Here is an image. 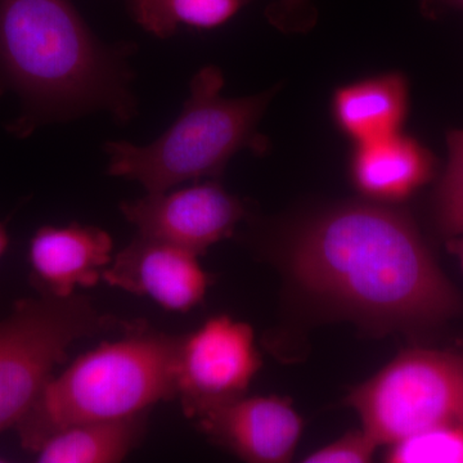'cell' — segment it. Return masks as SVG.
Segmentation results:
<instances>
[{"mask_svg":"<svg viewBox=\"0 0 463 463\" xmlns=\"http://www.w3.org/2000/svg\"><path fill=\"white\" fill-rule=\"evenodd\" d=\"M289 261L307 291L380 327H425L463 312L410 216L388 207L325 213L298 234Z\"/></svg>","mask_w":463,"mask_h":463,"instance_id":"obj_1","label":"cell"},{"mask_svg":"<svg viewBox=\"0 0 463 463\" xmlns=\"http://www.w3.org/2000/svg\"><path fill=\"white\" fill-rule=\"evenodd\" d=\"M124 51L102 44L71 0H0V91L20 97L16 133L94 109L136 112Z\"/></svg>","mask_w":463,"mask_h":463,"instance_id":"obj_2","label":"cell"},{"mask_svg":"<svg viewBox=\"0 0 463 463\" xmlns=\"http://www.w3.org/2000/svg\"><path fill=\"white\" fill-rule=\"evenodd\" d=\"M179 340L142 319L125 323L120 339L85 353L45 383L14 428L21 446L33 453L69 426L149 412L175 399Z\"/></svg>","mask_w":463,"mask_h":463,"instance_id":"obj_3","label":"cell"},{"mask_svg":"<svg viewBox=\"0 0 463 463\" xmlns=\"http://www.w3.org/2000/svg\"><path fill=\"white\" fill-rule=\"evenodd\" d=\"M223 85L218 67H203L192 79L182 114L160 138L147 146L106 143L109 175L139 182L147 194H163L187 181L219 178L241 149L263 152L267 141L258 123L270 93L223 99Z\"/></svg>","mask_w":463,"mask_h":463,"instance_id":"obj_4","label":"cell"},{"mask_svg":"<svg viewBox=\"0 0 463 463\" xmlns=\"http://www.w3.org/2000/svg\"><path fill=\"white\" fill-rule=\"evenodd\" d=\"M124 325L78 294L14 303L0 321V434L16 428L72 344Z\"/></svg>","mask_w":463,"mask_h":463,"instance_id":"obj_5","label":"cell"},{"mask_svg":"<svg viewBox=\"0 0 463 463\" xmlns=\"http://www.w3.org/2000/svg\"><path fill=\"white\" fill-rule=\"evenodd\" d=\"M346 403L379 446L457 421L463 403V354L405 350L353 390Z\"/></svg>","mask_w":463,"mask_h":463,"instance_id":"obj_6","label":"cell"},{"mask_svg":"<svg viewBox=\"0 0 463 463\" xmlns=\"http://www.w3.org/2000/svg\"><path fill=\"white\" fill-rule=\"evenodd\" d=\"M248 323L218 316L181 335L175 359V398L183 413L197 420L213 408L243 397L261 368Z\"/></svg>","mask_w":463,"mask_h":463,"instance_id":"obj_7","label":"cell"},{"mask_svg":"<svg viewBox=\"0 0 463 463\" xmlns=\"http://www.w3.org/2000/svg\"><path fill=\"white\" fill-rule=\"evenodd\" d=\"M120 210L138 234L165 241L196 255L230 239L246 215L242 201L228 194L218 182L147 194L143 199L125 201Z\"/></svg>","mask_w":463,"mask_h":463,"instance_id":"obj_8","label":"cell"},{"mask_svg":"<svg viewBox=\"0 0 463 463\" xmlns=\"http://www.w3.org/2000/svg\"><path fill=\"white\" fill-rule=\"evenodd\" d=\"M112 288L152 298L170 312L187 313L203 303L213 279L199 255L165 241L137 233L103 270Z\"/></svg>","mask_w":463,"mask_h":463,"instance_id":"obj_9","label":"cell"},{"mask_svg":"<svg viewBox=\"0 0 463 463\" xmlns=\"http://www.w3.org/2000/svg\"><path fill=\"white\" fill-rule=\"evenodd\" d=\"M216 446L246 462L283 463L294 456L303 420L288 398L240 397L196 420Z\"/></svg>","mask_w":463,"mask_h":463,"instance_id":"obj_10","label":"cell"},{"mask_svg":"<svg viewBox=\"0 0 463 463\" xmlns=\"http://www.w3.org/2000/svg\"><path fill=\"white\" fill-rule=\"evenodd\" d=\"M111 236L100 228L44 225L30 240V282L43 297L69 298L102 279L112 261Z\"/></svg>","mask_w":463,"mask_h":463,"instance_id":"obj_11","label":"cell"},{"mask_svg":"<svg viewBox=\"0 0 463 463\" xmlns=\"http://www.w3.org/2000/svg\"><path fill=\"white\" fill-rule=\"evenodd\" d=\"M435 169L430 149L401 132L358 143L349 166L356 190L380 203L410 199L434 178Z\"/></svg>","mask_w":463,"mask_h":463,"instance_id":"obj_12","label":"cell"},{"mask_svg":"<svg viewBox=\"0 0 463 463\" xmlns=\"http://www.w3.org/2000/svg\"><path fill=\"white\" fill-rule=\"evenodd\" d=\"M404 75L389 72L341 87L332 99V115L341 132L358 143L401 132L408 112Z\"/></svg>","mask_w":463,"mask_h":463,"instance_id":"obj_13","label":"cell"},{"mask_svg":"<svg viewBox=\"0 0 463 463\" xmlns=\"http://www.w3.org/2000/svg\"><path fill=\"white\" fill-rule=\"evenodd\" d=\"M148 412L124 419L69 426L43 441L33 452L41 463H116L139 446Z\"/></svg>","mask_w":463,"mask_h":463,"instance_id":"obj_14","label":"cell"},{"mask_svg":"<svg viewBox=\"0 0 463 463\" xmlns=\"http://www.w3.org/2000/svg\"><path fill=\"white\" fill-rule=\"evenodd\" d=\"M252 0H129L130 14L146 32L166 39L178 27L214 29L223 25Z\"/></svg>","mask_w":463,"mask_h":463,"instance_id":"obj_15","label":"cell"},{"mask_svg":"<svg viewBox=\"0 0 463 463\" xmlns=\"http://www.w3.org/2000/svg\"><path fill=\"white\" fill-rule=\"evenodd\" d=\"M385 461L463 463V423H440L390 444Z\"/></svg>","mask_w":463,"mask_h":463,"instance_id":"obj_16","label":"cell"},{"mask_svg":"<svg viewBox=\"0 0 463 463\" xmlns=\"http://www.w3.org/2000/svg\"><path fill=\"white\" fill-rule=\"evenodd\" d=\"M448 164L435 192V219L441 233L463 234V129L447 136Z\"/></svg>","mask_w":463,"mask_h":463,"instance_id":"obj_17","label":"cell"},{"mask_svg":"<svg viewBox=\"0 0 463 463\" xmlns=\"http://www.w3.org/2000/svg\"><path fill=\"white\" fill-rule=\"evenodd\" d=\"M379 444L362 430L347 432L328 446L307 455V463H365L373 461Z\"/></svg>","mask_w":463,"mask_h":463,"instance_id":"obj_18","label":"cell"},{"mask_svg":"<svg viewBox=\"0 0 463 463\" xmlns=\"http://www.w3.org/2000/svg\"><path fill=\"white\" fill-rule=\"evenodd\" d=\"M307 0H279V5H277L274 14L277 18H283L288 14H297L306 7Z\"/></svg>","mask_w":463,"mask_h":463,"instance_id":"obj_19","label":"cell"},{"mask_svg":"<svg viewBox=\"0 0 463 463\" xmlns=\"http://www.w3.org/2000/svg\"><path fill=\"white\" fill-rule=\"evenodd\" d=\"M448 250L452 252L457 259H458L459 264L463 269V234L459 236L450 237L447 243Z\"/></svg>","mask_w":463,"mask_h":463,"instance_id":"obj_20","label":"cell"},{"mask_svg":"<svg viewBox=\"0 0 463 463\" xmlns=\"http://www.w3.org/2000/svg\"><path fill=\"white\" fill-rule=\"evenodd\" d=\"M9 245L8 232L5 230V225L0 223V258L5 254Z\"/></svg>","mask_w":463,"mask_h":463,"instance_id":"obj_21","label":"cell"},{"mask_svg":"<svg viewBox=\"0 0 463 463\" xmlns=\"http://www.w3.org/2000/svg\"><path fill=\"white\" fill-rule=\"evenodd\" d=\"M437 2L443 3L449 7L463 9V0H437Z\"/></svg>","mask_w":463,"mask_h":463,"instance_id":"obj_22","label":"cell"},{"mask_svg":"<svg viewBox=\"0 0 463 463\" xmlns=\"http://www.w3.org/2000/svg\"><path fill=\"white\" fill-rule=\"evenodd\" d=\"M457 421L463 423V403L461 405V410H459L458 417H457Z\"/></svg>","mask_w":463,"mask_h":463,"instance_id":"obj_23","label":"cell"}]
</instances>
